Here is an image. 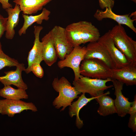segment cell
I'll return each instance as SVG.
<instances>
[{
    "label": "cell",
    "mask_w": 136,
    "mask_h": 136,
    "mask_svg": "<svg viewBox=\"0 0 136 136\" xmlns=\"http://www.w3.org/2000/svg\"><path fill=\"white\" fill-rule=\"evenodd\" d=\"M65 28L67 39L73 47L97 41L100 37L98 29L91 22L86 21L73 23Z\"/></svg>",
    "instance_id": "cell-1"
},
{
    "label": "cell",
    "mask_w": 136,
    "mask_h": 136,
    "mask_svg": "<svg viewBox=\"0 0 136 136\" xmlns=\"http://www.w3.org/2000/svg\"><path fill=\"white\" fill-rule=\"evenodd\" d=\"M110 33L115 46L128 62L136 63V42L127 35L124 27L121 25H116Z\"/></svg>",
    "instance_id": "cell-2"
},
{
    "label": "cell",
    "mask_w": 136,
    "mask_h": 136,
    "mask_svg": "<svg viewBox=\"0 0 136 136\" xmlns=\"http://www.w3.org/2000/svg\"><path fill=\"white\" fill-rule=\"evenodd\" d=\"M52 85L54 89L59 93L58 96L53 101V105L57 109L62 107L60 111H64L67 107L70 106L74 100L77 98L78 95L81 94L64 77L59 79L54 78Z\"/></svg>",
    "instance_id": "cell-3"
},
{
    "label": "cell",
    "mask_w": 136,
    "mask_h": 136,
    "mask_svg": "<svg viewBox=\"0 0 136 136\" xmlns=\"http://www.w3.org/2000/svg\"><path fill=\"white\" fill-rule=\"evenodd\" d=\"M111 78L105 79L89 78L82 76L73 84L80 93H88L92 97H97L104 93L105 90L113 87V85L107 86V83L111 81Z\"/></svg>",
    "instance_id": "cell-4"
},
{
    "label": "cell",
    "mask_w": 136,
    "mask_h": 136,
    "mask_svg": "<svg viewBox=\"0 0 136 136\" xmlns=\"http://www.w3.org/2000/svg\"><path fill=\"white\" fill-rule=\"evenodd\" d=\"M80 71L81 75L91 78L105 79L112 77V69L97 59H84L80 64Z\"/></svg>",
    "instance_id": "cell-5"
},
{
    "label": "cell",
    "mask_w": 136,
    "mask_h": 136,
    "mask_svg": "<svg viewBox=\"0 0 136 136\" xmlns=\"http://www.w3.org/2000/svg\"><path fill=\"white\" fill-rule=\"evenodd\" d=\"M86 52V47L78 46L74 47L71 52L62 60L57 63V65L60 69L68 67L73 70L74 74V80L81 77L80 67L81 62L84 59Z\"/></svg>",
    "instance_id": "cell-6"
},
{
    "label": "cell",
    "mask_w": 136,
    "mask_h": 136,
    "mask_svg": "<svg viewBox=\"0 0 136 136\" xmlns=\"http://www.w3.org/2000/svg\"><path fill=\"white\" fill-rule=\"evenodd\" d=\"M50 31L58 57L60 60H62L74 48L67 39L65 28L55 25Z\"/></svg>",
    "instance_id": "cell-7"
},
{
    "label": "cell",
    "mask_w": 136,
    "mask_h": 136,
    "mask_svg": "<svg viewBox=\"0 0 136 136\" xmlns=\"http://www.w3.org/2000/svg\"><path fill=\"white\" fill-rule=\"evenodd\" d=\"M28 110L33 112L38 111L37 108L32 103H27L20 100L0 99V114L2 115L13 117L16 114Z\"/></svg>",
    "instance_id": "cell-8"
},
{
    "label": "cell",
    "mask_w": 136,
    "mask_h": 136,
    "mask_svg": "<svg viewBox=\"0 0 136 136\" xmlns=\"http://www.w3.org/2000/svg\"><path fill=\"white\" fill-rule=\"evenodd\" d=\"M97 41L108 51L114 62L115 69L121 68L129 63L125 56L115 46L110 35V30L100 37Z\"/></svg>",
    "instance_id": "cell-9"
},
{
    "label": "cell",
    "mask_w": 136,
    "mask_h": 136,
    "mask_svg": "<svg viewBox=\"0 0 136 136\" xmlns=\"http://www.w3.org/2000/svg\"><path fill=\"white\" fill-rule=\"evenodd\" d=\"M86 48V52L84 59H97L104 62L112 69H115L112 59L106 49L101 43L97 41L89 42Z\"/></svg>",
    "instance_id": "cell-10"
},
{
    "label": "cell",
    "mask_w": 136,
    "mask_h": 136,
    "mask_svg": "<svg viewBox=\"0 0 136 136\" xmlns=\"http://www.w3.org/2000/svg\"><path fill=\"white\" fill-rule=\"evenodd\" d=\"M129 14L119 15L116 14L110 8H107L104 11L97 9L94 15V17L97 20L101 21L104 19L109 18L116 22L118 24L125 25L136 33V28L133 22L135 19H131Z\"/></svg>",
    "instance_id": "cell-11"
},
{
    "label": "cell",
    "mask_w": 136,
    "mask_h": 136,
    "mask_svg": "<svg viewBox=\"0 0 136 136\" xmlns=\"http://www.w3.org/2000/svg\"><path fill=\"white\" fill-rule=\"evenodd\" d=\"M111 81L115 90L114 95L116 98L114 100V103L117 113L120 117H124L128 114L132 102L129 101L128 98L122 93L123 83L116 80L112 79Z\"/></svg>",
    "instance_id": "cell-12"
},
{
    "label": "cell",
    "mask_w": 136,
    "mask_h": 136,
    "mask_svg": "<svg viewBox=\"0 0 136 136\" xmlns=\"http://www.w3.org/2000/svg\"><path fill=\"white\" fill-rule=\"evenodd\" d=\"M34 33L35 39L33 46L29 52L27 58L28 66L24 71L28 74L31 72V67L35 63L40 64L43 60L42 54V44L40 40V35L43 27L41 26H35Z\"/></svg>",
    "instance_id": "cell-13"
},
{
    "label": "cell",
    "mask_w": 136,
    "mask_h": 136,
    "mask_svg": "<svg viewBox=\"0 0 136 136\" xmlns=\"http://www.w3.org/2000/svg\"><path fill=\"white\" fill-rule=\"evenodd\" d=\"M111 79L117 80L127 86L136 85V63H129L120 69H112Z\"/></svg>",
    "instance_id": "cell-14"
},
{
    "label": "cell",
    "mask_w": 136,
    "mask_h": 136,
    "mask_svg": "<svg viewBox=\"0 0 136 136\" xmlns=\"http://www.w3.org/2000/svg\"><path fill=\"white\" fill-rule=\"evenodd\" d=\"M16 67L15 70L5 72V75L0 77V82L4 86L13 85L18 88L26 90L27 86L23 81L21 75L22 72L25 69L24 64L19 63Z\"/></svg>",
    "instance_id": "cell-15"
},
{
    "label": "cell",
    "mask_w": 136,
    "mask_h": 136,
    "mask_svg": "<svg viewBox=\"0 0 136 136\" xmlns=\"http://www.w3.org/2000/svg\"><path fill=\"white\" fill-rule=\"evenodd\" d=\"M43 60L51 66L56 62L57 54L49 31L42 39Z\"/></svg>",
    "instance_id": "cell-16"
},
{
    "label": "cell",
    "mask_w": 136,
    "mask_h": 136,
    "mask_svg": "<svg viewBox=\"0 0 136 136\" xmlns=\"http://www.w3.org/2000/svg\"><path fill=\"white\" fill-rule=\"evenodd\" d=\"M52 0H14L13 2L18 5L23 14L31 15L41 10L43 7Z\"/></svg>",
    "instance_id": "cell-17"
},
{
    "label": "cell",
    "mask_w": 136,
    "mask_h": 136,
    "mask_svg": "<svg viewBox=\"0 0 136 136\" xmlns=\"http://www.w3.org/2000/svg\"><path fill=\"white\" fill-rule=\"evenodd\" d=\"M5 10L8 16L5 36L7 39L11 40L15 34L14 28L19 22V14L21 11L19 6L16 4L14 8H9Z\"/></svg>",
    "instance_id": "cell-18"
},
{
    "label": "cell",
    "mask_w": 136,
    "mask_h": 136,
    "mask_svg": "<svg viewBox=\"0 0 136 136\" xmlns=\"http://www.w3.org/2000/svg\"><path fill=\"white\" fill-rule=\"evenodd\" d=\"M85 93H82L79 97L78 99L72 103L69 108V114L70 117L76 116V125L79 129L82 128L83 125V121L80 118L79 116V112L81 109L91 100L95 99L97 97L87 98L85 95Z\"/></svg>",
    "instance_id": "cell-19"
},
{
    "label": "cell",
    "mask_w": 136,
    "mask_h": 136,
    "mask_svg": "<svg viewBox=\"0 0 136 136\" xmlns=\"http://www.w3.org/2000/svg\"><path fill=\"white\" fill-rule=\"evenodd\" d=\"M110 93V92L108 91L95 99L99 105L97 112L100 116H105L117 113L114 100L107 95Z\"/></svg>",
    "instance_id": "cell-20"
},
{
    "label": "cell",
    "mask_w": 136,
    "mask_h": 136,
    "mask_svg": "<svg viewBox=\"0 0 136 136\" xmlns=\"http://www.w3.org/2000/svg\"><path fill=\"white\" fill-rule=\"evenodd\" d=\"M50 14V11L44 8L43 9L42 12L37 15L29 16L22 14L24 22L22 27L18 31L19 36H21L22 34H25L27 28L36 22L38 24H41L43 20H48Z\"/></svg>",
    "instance_id": "cell-21"
},
{
    "label": "cell",
    "mask_w": 136,
    "mask_h": 136,
    "mask_svg": "<svg viewBox=\"0 0 136 136\" xmlns=\"http://www.w3.org/2000/svg\"><path fill=\"white\" fill-rule=\"evenodd\" d=\"M25 90L21 88L16 89L10 85L5 86L0 90V96L9 99L19 100L21 99H27L28 96Z\"/></svg>",
    "instance_id": "cell-22"
},
{
    "label": "cell",
    "mask_w": 136,
    "mask_h": 136,
    "mask_svg": "<svg viewBox=\"0 0 136 136\" xmlns=\"http://www.w3.org/2000/svg\"><path fill=\"white\" fill-rule=\"evenodd\" d=\"M19 63L17 60L10 57L3 51L0 54V70L6 66H16Z\"/></svg>",
    "instance_id": "cell-23"
},
{
    "label": "cell",
    "mask_w": 136,
    "mask_h": 136,
    "mask_svg": "<svg viewBox=\"0 0 136 136\" xmlns=\"http://www.w3.org/2000/svg\"><path fill=\"white\" fill-rule=\"evenodd\" d=\"M30 70L38 77L42 78L44 76V71L40 64L35 63L32 64Z\"/></svg>",
    "instance_id": "cell-24"
},
{
    "label": "cell",
    "mask_w": 136,
    "mask_h": 136,
    "mask_svg": "<svg viewBox=\"0 0 136 136\" xmlns=\"http://www.w3.org/2000/svg\"><path fill=\"white\" fill-rule=\"evenodd\" d=\"M100 8L104 9L107 8H110L112 9L114 4V0H98Z\"/></svg>",
    "instance_id": "cell-25"
},
{
    "label": "cell",
    "mask_w": 136,
    "mask_h": 136,
    "mask_svg": "<svg viewBox=\"0 0 136 136\" xmlns=\"http://www.w3.org/2000/svg\"><path fill=\"white\" fill-rule=\"evenodd\" d=\"M7 19L0 14V39L6 31Z\"/></svg>",
    "instance_id": "cell-26"
},
{
    "label": "cell",
    "mask_w": 136,
    "mask_h": 136,
    "mask_svg": "<svg viewBox=\"0 0 136 136\" xmlns=\"http://www.w3.org/2000/svg\"><path fill=\"white\" fill-rule=\"evenodd\" d=\"M128 126L133 132H136V113L130 115Z\"/></svg>",
    "instance_id": "cell-27"
},
{
    "label": "cell",
    "mask_w": 136,
    "mask_h": 136,
    "mask_svg": "<svg viewBox=\"0 0 136 136\" xmlns=\"http://www.w3.org/2000/svg\"><path fill=\"white\" fill-rule=\"evenodd\" d=\"M136 113V95L134 96V101L128 111V114L130 115Z\"/></svg>",
    "instance_id": "cell-28"
},
{
    "label": "cell",
    "mask_w": 136,
    "mask_h": 136,
    "mask_svg": "<svg viewBox=\"0 0 136 136\" xmlns=\"http://www.w3.org/2000/svg\"><path fill=\"white\" fill-rule=\"evenodd\" d=\"M0 3L2 8L4 9L12 7V5L9 2V0H0Z\"/></svg>",
    "instance_id": "cell-29"
},
{
    "label": "cell",
    "mask_w": 136,
    "mask_h": 136,
    "mask_svg": "<svg viewBox=\"0 0 136 136\" xmlns=\"http://www.w3.org/2000/svg\"><path fill=\"white\" fill-rule=\"evenodd\" d=\"M2 51H2V45H1V42H0V54Z\"/></svg>",
    "instance_id": "cell-30"
},
{
    "label": "cell",
    "mask_w": 136,
    "mask_h": 136,
    "mask_svg": "<svg viewBox=\"0 0 136 136\" xmlns=\"http://www.w3.org/2000/svg\"><path fill=\"white\" fill-rule=\"evenodd\" d=\"M131 1L135 3H136V0H130Z\"/></svg>",
    "instance_id": "cell-31"
}]
</instances>
